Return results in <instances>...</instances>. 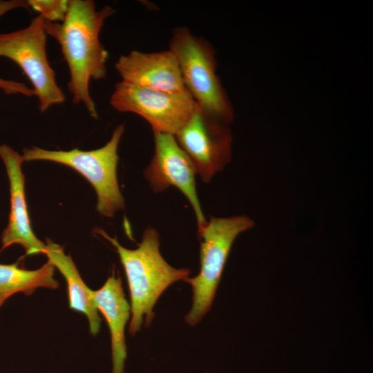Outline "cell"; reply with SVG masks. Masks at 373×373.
I'll use <instances>...</instances> for the list:
<instances>
[{
  "instance_id": "1",
  "label": "cell",
  "mask_w": 373,
  "mask_h": 373,
  "mask_svg": "<svg viewBox=\"0 0 373 373\" xmlns=\"http://www.w3.org/2000/svg\"><path fill=\"white\" fill-rule=\"evenodd\" d=\"M113 14V10L108 6L96 10L92 0H70L63 21L44 20L46 34L59 44L68 64V87L73 103L82 104L95 119L98 116L89 83L106 76L108 53L99 41V32L106 19Z\"/></svg>"
},
{
  "instance_id": "12",
  "label": "cell",
  "mask_w": 373,
  "mask_h": 373,
  "mask_svg": "<svg viewBox=\"0 0 373 373\" xmlns=\"http://www.w3.org/2000/svg\"><path fill=\"white\" fill-rule=\"evenodd\" d=\"M93 298L104 316L110 331L112 350V373H123L127 356L125 327L131 316V306L125 297L122 281L113 270L105 283L93 290Z\"/></svg>"
},
{
  "instance_id": "8",
  "label": "cell",
  "mask_w": 373,
  "mask_h": 373,
  "mask_svg": "<svg viewBox=\"0 0 373 373\" xmlns=\"http://www.w3.org/2000/svg\"><path fill=\"white\" fill-rule=\"evenodd\" d=\"M175 137L204 182L230 162L232 135L226 124L198 106Z\"/></svg>"
},
{
  "instance_id": "5",
  "label": "cell",
  "mask_w": 373,
  "mask_h": 373,
  "mask_svg": "<svg viewBox=\"0 0 373 373\" xmlns=\"http://www.w3.org/2000/svg\"><path fill=\"white\" fill-rule=\"evenodd\" d=\"M124 131V125H118L110 140L95 150L50 151L34 146L23 149L22 156L24 161H50L77 171L95 189L97 211L104 216L113 217L116 211L124 207L117 178V149Z\"/></svg>"
},
{
  "instance_id": "16",
  "label": "cell",
  "mask_w": 373,
  "mask_h": 373,
  "mask_svg": "<svg viewBox=\"0 0 373 373\" xmlns=\"http://www.w3.org/2000/svg\"><path fill=\"white\" fill-rule=\"evenodd\" d=\"M0 89L6 94H21L27 97L34 95L32 89L29 88L23 83L12 80H7L0 77Z\"/></svg>"
},
{
  "instance_id": "13",
  "label": "cell",
  "mask_w": 373,
  "mask_h": 373,
  "mask_svg": "<svg viewBox=\"0 0 373 373\" xmlns=\"http://www.w3.org/2000/svg\"><path fill=\"white\" fill-rule=\"evenodd\" d=\"M44 254L66 280L70 309L86 316L90 332L93 336L97 335L100 329L101 318L93 298V290L83 280L71 256L66 254L60 245L49 239L46 244Z\"/></svg>"
},
{
  "instance_id": "2",
  "label": "cell",
  "mask_w": 373,
  "mask_h": 373,
  "mask_svg": "<svg viewBox=\"0 0 373 373\" xmlns=\"http://www.w3.org/2000/svg\"><path fill=\"white\" fill-rule=\"evenodd\" d=\"M95 231L115 248L124 267L131 298L128 332L133 336L144 321L146 326L150 325L154 317L153 309L161 294L172 283L187 279L190 270L174 268L164 259L160 251V236L152 227L145 229L135 249L124 247L103 229Z\"/></svg>"
},
{
  "instance_id": "3",
  "label": "cell",
  "mask_w": 373,
  "mask_h": 373,
  "mask_svg": "<svg viewBox=\"0 0 373 373\" xmlns=\"http://www.w3.org/2000/svg\"><path fill=\"white\" fill-rule=\"evenodd\" d=\"M169 50L174 55L184 86L197 106L229 124L233 120V110L216 73V52L210 43L180 26L173 31Z\"/></svg>"
},
{
  "instance_id": "10",
  "label": "cell",
  "mask_w": 373,
  "mask_h": 373,
  "mask_svg": "<svg viewBox=\"0 0 373 373\" xmlns=\"http://www.w3.org/2000/svg\"><path fill=\"white\" fill-rule=\"evenodd\" d=\"M0 157L6 166L10 194V211L7 227L1 234L0 253L12 245L19 244L27 255L44 254L46 244L34 233L28 211L22 171L23 157L6 144L0 145Z\"/></svg>"
},
{
  "instance_id": "4",
  "label": "cell",
  "mask_w": 373,
  "mask_h": 373,
  "mask_svg": "<svg viewBox=\"0 0 373 373\" xmlns=\"http://www.w3.org/2000/svg\"><path fill=\"white\" fill-rule=\"evenodd\" d=\"M254 226L246 215L228 218L211 217L206 226L198 231L200 240V270L184 281L192 287V306L185 316L193 326L210 310L232 245L239 234Z\"/></svg>"
},
{
  "instance_id": "7",
  "label": "cell",
  "mask_w": 373,
  "mask_h": 373,
  "mask_svg": "<svg viewBox=\"0 0 373 373\" xmlns=\"http://www.w3.org/2000/svg\"><path fill=\"white\" fill-rule=\"evenodd\" d=\"M110 104L119 112L135 113L146 119L153 132L175 135L189 121L197 104L189 93H171L117 83Z\"/></svg>"
},
{
  "instance_id": "14",
  "label": "cell",
  "mask_w": 373,
  "mask_h": 373,
  "mask_svg": "<svg viewBox=\"0 0 373 373\" xmlns=\"http://www.w3.org/2000/svg\"><path fill=\"white\" fill-rule=\"evenodd\" d=\"M55 269L48 260L35 270L22 269L17 263L0 264V307L17 293L30 296L38 288L57 289L59 284L55 278Z\"/></svg>"
},
{
  "instance_id": "9",
  "label": "cell",
  "mask_w": 373,
  "mask_h": 373,
  "mask_svg": "<svg viewBox=\"0 0 373 373\" xmlns=\"http://www.w3.org/2000/svg\"><path fill=\"white\" fill-rule=\"evenodd\" d=\"M155 152L144 171V176L154 192L170 186L178 189L187 198L195 213L198 231L207 224L195 188V169L175 135L153 132Z\"/></svg>"
},
{
  "instance_id": "15",
  "label": "cell",
  "mask_w": 373,
  "mask_h": 373,
  "mask_svg": "<svg viewBox=\"0 0 373 373\" xmlns=\"http://www.w3.org/2000/svg\"><path fill=\"white\" fill-rule=\"evenodd\" d=\"M29 8L39 13L45 21L61 22L64 21L68 6L67 0H29Z\"/></svg>"
},
{
  "instance_id": "17",
  "label": "cell",
  "mask_w": 373,
  "mask_h": 373,
  "mask_svg": "<svg viewBox=\"0 0 373 373\" xmlns=\"http://www.w3.org/2000/svg\"><path fill=\"white\" fill-rule=\"evenodd\" d=\"M17 8H29L27 1L24 0H0V17L6 12Z\"/></svg>"
},
{
  "instance_id": "6",
  "label": "cell",
  "mask_w": 373,
  "mask_h": 373,
  "mask_svg": "<svg viewBox=\"0 0 373 373\" xmlns=\"http://www.w3.org/2000/svg\"><path fill=\"white\" fill-rule=\"evenodd\" d=\"M46 36L44 19L39 15L23 29L0 34V56L15 62L28 77L41 113L65 101L48 60Z\"/></svg>"
},
{
  "instance_id": "11",
  "label": "cell",
  "mask_w": 373,
  "mask_h": 373,
  "mask_svg": "<svg viewBox=\"0 0 373 373\" xmlns=\"http://www.w3.org/2000/svg\"><path fill=\"white\" fill-rule=\"evenodd\" d=\"M115 67L123 82L171 93H189L178 61L169 50L152 52L132 50L121 55Z\"/></svg>"
}]
</instances>
